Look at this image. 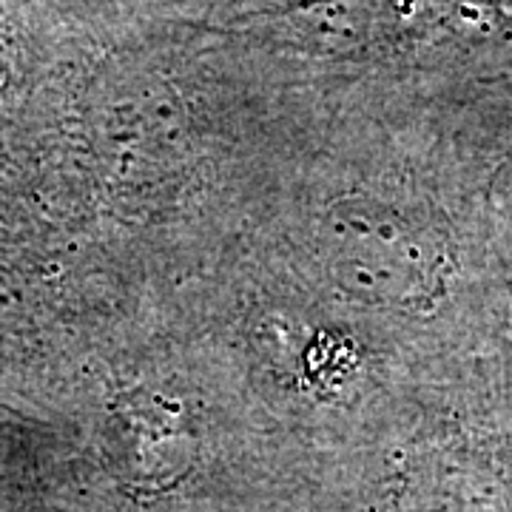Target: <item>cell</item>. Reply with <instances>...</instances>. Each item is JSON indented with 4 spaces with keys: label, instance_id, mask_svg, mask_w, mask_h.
Wrapping results in <instances>:
<instances>
[{
    "label": "cell",
    "instance_id": "obj_1",
    "mask_svg": "<svg viewBox=\"0 0 512 512\" xmlns=\"http://www.w3.org/2000/svg\"><path fill=\"white\" fill-rule=\"evenodd\" d=\"M325 248L339 285L376 305H421L441 279L439 245L376 202L336 205L325 222Z\"/></svg>",
    "mask_w": 512,
    "mask_h": 512
},
{
    "label": "cell",
    "instance_id": "obj_2",
    "mask_svg": "<svg viewBox=\"0 0 512 512\" xmlns=\"http://www.w3.org/2000/svg\"><path fill=\"white\" fill-rule=\"evenodd\" d=\"M191 461V436L171 413L154 404L137 413L123 407V464L134 481L168 484Z\"/></svg>",
    "mask_w": 512,
    "mask_h": 512
},
{
    "label": "cell",
    "instance_id": "obj_3",
    "mask_svg": "<svg viewBox=\"0 0 512 512\" xmlns=\"http://www.w3.org/2000/svg\"><path fill=\"white\" fill-rule=\"evenodd\" d=\"M493 205H495L498 220L504 222L512 234V160L504 165V168L498 171V177H495Z\"/></svg>",
    "mask_w": 512,
    "mask_h": 512
}]
</instances>
